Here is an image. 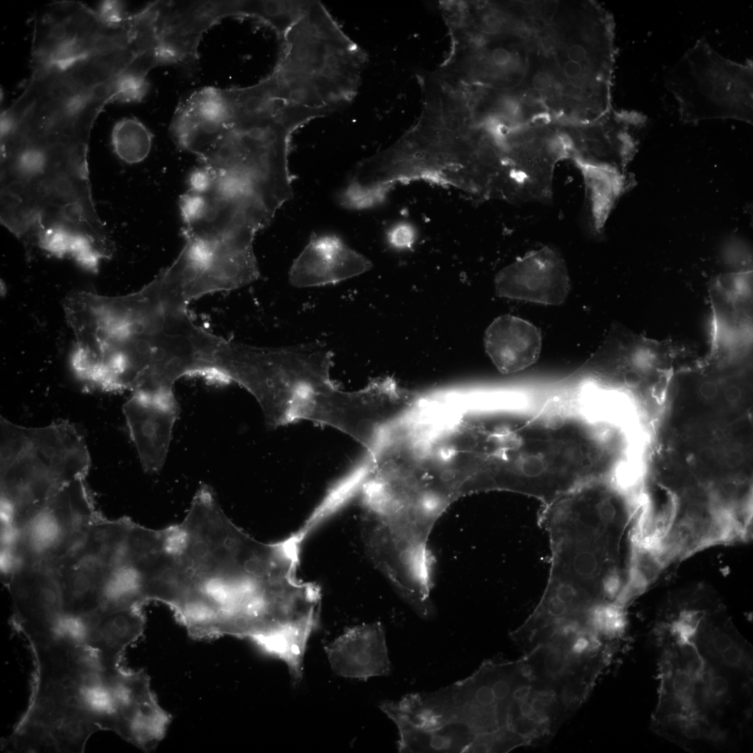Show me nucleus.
I'll return each mask as SVG.
<instances>
[{
  "label": "nucleus",
  "mask_w": 753,
  "mask_h": 753,
  "mask_svg": "<svg viewBox=\"0 0 753 753\" xmlns=\"http://www.w3.org/2000/svg\"><path fill=\"white\" fill-rule=\"evenodd\" d=\"M33 676L27 708L1 742L6 752H84L97 731L136 745L153 730L161 706L143 670L105 665L67 633L28 642Z\"/></svg>",
  "instance_id": "f257e3e1"
},
{
  "label": "nucleus",
  "mask_w": 753,
  "mask_h": 753,
  "mask_svg": "<svg viewBox=\"0 0 753 753\" xmlns=\"http://www.w3.org/2000/svg\"><path fill=\"white\" fill-rule=\"evenodd\" d=\"M630 519L616 496L598 482L545 504L539 520L549 538L551 565L529 615L533 622L582 621L607 606H623L621 545Z\"/></svg>",
  "instance_id": "f03ea898"
},
{
  "label": "nucleus",
  "mask_w": 753,
  "mask_h": 753,
  "mask_svg": "<svg viewBox=\"0 0 753 753\" xmlns=\"http://www.w3.org/2000/svg\"><path fill=\"white\" fill-rule=\"evenodd\" d=\"M611 15L593 1H549L533 9L528 68L519 93L554 121H593L609 102Z\"/></svg>",
  "instance_id": "7ed1b4c3"
},
{
  "label": "nucleus",
  "mask_w": 753,
  "mask_h": 753,
  "mask_svg": "<svg viewBox=\"0 0 753 753\" xmlns=\"http://www.w3.org/2000/svg\"><path fill=\"white\" fill-rule=\"evenodd\" d=\"M178 526L184 593L174 617L194 639L236 637L264 583L257 539L210 492L193 497Z\"/></svg>",
  "instance_id": "20e7f679"
},
{
  "label": "nucleus",
  "mask_w": 753,
  "mask_h": 753,
  "mask_svg": "<svg viewBox=\"0 0 753 753\" xmlns=\"http://www.w3.org/2000/svg\"><path fill=\"white\" fill-rule=\"evenodd\" d=\"M656 733L687 750H724L750 729L752 677L703 657L688 641L660 646Z\"/></svg>",
  "instance_id": "39448f33"
},
{
  "label": "nucleus",
  "mask_w": 753,
  "mask_h": 753,
  "mask_svg": "<svg viewBox=\"0 0 753 753\" xmlns=\"http://www.w3.org/2000/svg\"><path fill=\"white\" fill-rule=\"evenodd\" d=\"M283 40L275 69L261 81L271 98L330 112L353 100L365 54L321 2L312 1Z\"/></svg>",
  "instance_id": "423d86ee"
},
{
  "label": "nucleus",
  "mask_w": 753,
  "mask_h": 753,
  "mask_svg": "<svg viewBox=\"0 0 753 753\" xmlns=\"http://www.w3.org/2000/svg\"><path fill=\"white\" fill-rule=\"evenodd\" d=\"M1 535L24 525L91 465L84 439L60 421L27 427L0 419Z\"/></svg>",
  "instance_id": "0eeeda50"
},
{
  "label": "nucleus",
  "mask_w": 753,
  "mask_h": 753,
  "mask_svg": "<svg viewBox=\"0 0 753 753\" xmlns=\"http://www.w3.org/2000/svg\"><path fill=\"white\" fill-rule=\"evenodd\" d=\"M524 673L521 658L494 657L464 680L420 693V702L431 726L466 752H507L518 747L515 729Z\"/></svg>",
  "instance_id": "6e6552de"
},
{
  "label": "nucleus",
  "mask_w": 753,
  "mask_h": 753,
  "mask_svg": "<svg viewBox=\"0 0 753 753\" xmlns=\"http://www.w3.org/2000/svg\"><path fill=\"white\" fill-rule=\"evenodd\" d=\"M189 303L164 290L149 337L146 393L173 396L175 382L186 376L229 383L241 343L218 337L198 324L188 310Z\"/></svg>",
  "instance_id": "1a4fd4ad"
},
{
  "label": "nucleus",
  "mask_w": 753,
  "mask_h": 753,
  "mask_svg": "<svg viewBox=\"0 0 753 753\" xmlns=\"http://www.w3.org/2000/svg\"><path fill=\"white\" fill-rule=\"evenodd\" d=\"M333 358L332 350L319 342L276 347L270 395L263 411L270 427L303 419L338 430L347 426L353 395L331 379Z\"/></svg>",
  "instance_id": "9d476101"
},
{
  "label": "nucleus",
  "mask_w": 753,
  "mask_h": 753,
  "mask_svg": "<svg viewBox=\"0 0 753 753\" xmlns=\"http://www.w3.org/2000/svg\"><path fill=\"white\" fill-rule=\"evenodd\" d=\"M667 87L678 100L685 123L732 119L752 123V61L724 58L703 38L670 70Z\"/></svg>",
  "instance_id": "9b49d317"
},
{
  "label": "nucleus",
  "mask_w": 753,
  "mask_h": 753,
  "mask_svg": "<svg viewBox=\"0 0 753 753\" xmlns=\"http://www.w3.org/2000/svg\"><path fill=\"white\" fill-rule=\"evenodd\" d=\"M188 185L179 199L185 239L212 248L254 251L257 233L271 222L277 211L257 198L226 188L201 167L191 173Z\"/></svg>",
  "instance_id": "f8f14e48"
},
{
  "label": "nucleus",
  "mask_w": 753,
  "mask_h": 753,
  "mask_svg": "<svg viewBox=\"0 0 753 753\" xmlns=\"http://www.w3.org/2000/svg\"><path fill=\"white\" fill-rule=\"evenodd\" d=\"M100 516L85 478L71 482L24 525L1 536V576L20 566L52 568Z\"/></svg>",
  "instance_id": "ddd939ff"
},
{
  "label": "nucleus",
  "mask_w": 753,
  "mask_h": 753,
  "mask_svg": "<svg viewBox=\"0 0 753 753\" xmlns=\"http://www.w3.org/2000/svg\"><path fill=\"white\" fill-rule=\"evenodd\" d=\"M130 519L101 515L74 548L51 569L57 579L63 614L77 618L106 606L121 565Z\"/></svg>",
  "instance_id": "4468645a"
},
{
  "label": "nucleus",
  "mask_w": 753,
  "mask_h": 753,
  "mask_svg": "<svg viewBox=\"0 0 753 753\" xmlns=\"http://www.w3.org/2000/svg\"><path fill=\"white\" fill-rule=\"evenodd\" d=\"M126 13L102 6L98 10L76 1H57L33 17L31 68L73 61L126 38L130 30Z\"/></svg>",
  "instance_id": "2eb2a0df"
},
{
  "label": "nucleus",
  "mask_w": 753,
  "mask_h": 753,
  "mask_svg": "<svg viewBox=\"0 0 753 753\" xmlns=\"http://www.w3.org/2000/svg\"><path fill=\"white\" fill-rule=\"evenodd\" d=\"M501 132L505 160L522 197H551L556 165L568 158L561 123L540 119Z\"/></svg>",
  "instance_id": "dca6fc26"
},
{
  "label": "nucleus",
  "mask_w": 753,
  "mask_h": 753,
  "mask_svg": "<svg viewBox=\"0 0 753 753\" xmlns=\"http://www.w3.org/2000/svg\"><path fill=\"white\" fill-rule=\"evenodd\" d=\"M647 123L645 115L616 112L611 107L598 119L583 123H561L568 159L579 168L626 172Z\"/></svg>",
  "instance_id": "f3484780"
},
{
  "label": "nucleus",
  "mask_w": 753,
  "mask_h": 753,
  "mask_svg": "<svg viewBox=\"0 0 753 753\" xmlns=\"http://www.w3.org/2000/svg\"><path fill=\"white\" fill-rule=\"evenodd\" d=\"M14 629L26 640L57 632L65 621L59 584L51 568L20 566L3 577Z\"/></svg>",
  "instance_id": "a211bd4d"
},
{
  "label": "nucleus",
  "mask_w": 753,
  "mask_h": 753,
  "mask_svg": "<svg viewBox=\"0 0 753 753\" xmlns=\"http://www.w3.org/2000/svg\"><path fill=\"white\" fill-rule=\"evenodd\" d=\"M494 288L502 298L558 305L567 299L570 282L563 258L544 247L503 268L495 277Z\"/></svg>",
  "instance_id": "6ab92c4d"
},
{
  "label": "nucleus",
  "mask_w": 753,
  "mask_h": 753,
  "mask_svg": "<svg viewBox=\"0 0 753 753\" xmlns=\"http://www.w3.org/2000/svg\"><path fill=\"white\" fill-rule=\"evenodd\" d=\"M225 16L221 1L155 2V26L161 63L194 62L202 33Z\"/></svg>",
  "instance_id": "aec40b11"
},
{
  "label": "nucleus",
  "mask_w": 753,
  "mask_h": 753,
  "mask_svg": "<svg viewBox=\"0 0 753 753\" xmlns=\"http://www.w3.org/2000/svg\"><path fill=\"white\" fill-rule=\"evenodd\" d=\"M179 411L174 397L142 393H132L123 406L130 438L146 471L155 473L162 468Z\"/></svg>",
  "instance_id": "412c9836"
},
{
  "label": "nucleus",
  "mask_w": 753,
  "mask_h": 753,
  "mask_svg": "<svg viewBox=\"0 0 753 753\" xmlns=\"http://www.w3.org/2000/svg\"><path fill=\"white\" fill-rule=\"evenodd\" d=\"M372 268L364 255L335 234H313L289 271L296 288L333 285L358 276Z\"/></svg>",
  "instance_id": "4be33fe9"
},
{
  "label": "nucleus",
  "mask_w": 753,
  "mask_h": 753,
  "mask_svg": "<svg viewBox=\"0 0 753 753\" xmlns=\"http://www.w3.org/2000/svg\"><path fill=\"white\" fill-rule=\"evenodd\" d=\"M145 625L142 608L105 607L72 618L71 630L105 665L119 667L123 666L126 649L143 634Z\"/></svg>",
  "instance_id": "5701e85b"
},
{
  "label": "nucleus",
  "mask_w": 753,
  "mask_h": 753,
  "mask_svg": "<svg viewBox=\"0 0 753 753\" xmlns=\"http://www.w3.org/2000/svg\"><path fill=\"white\" fill-rule=\"evenodd\" d=\"M227 119L218 89L205 87L180 103L170 125L171 135L180 148L201 159L221 137Z\"/></svg>",
  "instance_id": "b1692460"
},
{
  "label": "nucleus",
  "mask_w": 753,
  "mask_h": 753,
  "mask_svg": "<svg viewBox=\"0 0 753 753\" xmlns=\"http://www.w3.org/2000/svg\"><path fill=\"white\" fill-rule=\"evenodd\" d=\"M325 651L333 672L342 677L366 680L390 672L385 632L378 622L347 628Z\"/></svg>",
  "instance_id": "393cba45"
},
{
  "label": "nucleus",
  "mask_w": 753,
  "mask_h": 753,
  "mask_svg": "<svg viewBox=\"0 0 753 753\" xmlns=\"http://www.w3.org/2000/svg\"><path fill=\"white\" fill-rule=\"evenodd\" d=\"M484 346L501 373H515L538 360L542 348V335L531 322L511 314H503L496 318L487 328Z\"/></svg>",
  "instance_id": "a878e982"
},
{
  "label": "nucleus",
  "mask_w": 753,
  "mask_h": 753,
  "mask_svg": "<svg viewBox=\"0 0 753 753\" xmlns=\"http://www.w3.org/2000/svg\"><path fill=\"white\" fill-rule=\"evenodd\" d=\"M581 170L589 201L593 228L600 231L617 200L637 183L634 175L602 169L582 167Z\"/></svg>",
  "instance_id": "bb28decb"
},
{
  "label": "nucleus",
  "mask_w": 753,
  "mask_h": 753,
  "mask_svg": "<svg viewBox=\"0 0 753 753\" xmlns=\"http://www.w3.org/2000/svg\"><path fill=\"white\" fill-rule=\"evenodd\" d=\"M311 1H239L237 15L254 17L284 38L308 9Z\"/></svg>",
  "instance_id": "cd10ccee"
},
{
  "label": "nucleus",
  "mask_w": 753,
  "mask_h": 753,
  "mask_svg": "<svg viewBox=\"0 0 753 753\" xmlns=\"http://www.w3.org/2000/svg\"><path fill=\"white\" fill-rule=\"evenodd\" d=\"M153 135L135 118H124L114 125L112 144L116 155L128 164L143 161L150 153Z\"/></svg>",
  "instance_id": "c85d7f7f"
},
{
  "label": "nucleus",
  "mask_w": 753,
  "mask_h": 753,
  "mask_svg": "<svg viewBox=\"0 0 753 753\" xmlns=\"http://www.w3.org/2000/svg\"><path fill=\"white\" fill-rule=\"evenodd\" d=\"M413 237L412 229L403 224L392 227L388 233L389 243L397 248L405 247L412 243Z\"/></svg>",
  "instance_id": "c756f323"
},
{
  "label": "nucleus",
  "mask_w": 753,
  "mask_h": 753,
  "mask_svg": "<svg viewBox=\"0 0 753 753\" xmlns=\"http://www.w3.org/2000/svg\"><path fill=\"white\" fill-rule=\"evenodd\" d=\"M701 395L706 399L715 397L717 393V388L713 382H705L700 388Z\"/></svg>",
  "instance_id": "7c9ffc66"
},
{
  "label": "nucleus",
  "mask_w": 753,
  "mask_h": 753,
  "mask_svg": "<svg viewBox=\"0 0 753 753\" xmlns=\"http://www.w3.org/2000/svg\"><path fill=\"white\" fill-rule=\"evenodd\" d=\"M741 395L740 390L735 386L728 387L724 391V396L729 402H736Z\"/></svg>",
  "instance_id": "2f4dec72"
},
{
  "label": "nucleus",
  "mask_w": 753,
  "mask_h": 753,
  "mask_svg": "<svg viewBox=\"0 0 753 753\" xmlns=\"http://www.w3.org/2000/svg\"><path fill=\"white\" fill-rule=\"evenodd\" d=\"M727 463L731 466H738L743 459L741 453L738 450H732L727 455Z\"/></svg>",
  "instance_id": "473e14b6"
},
{
  "label": "nucleus",
  "mask_w": 753,
  "mask_h": 753,
  "mask_svg": "<svg viewBox=\"0 0 753 753\" xmlns=\"http://www.w3.org/2000/svg\"><path fill=\"white\" fill-rule=\"evenodd\" d=\"M598 614H597L596 616H598ZM595 618H596V617H595ZM594 619H595V618H594L593 619V621H591V623H590L589 625H591V624L592 623V622L593 621V620H594ZM565 625H570V624H565ZM577 625H579V624H577ZM553 628H554V627H553ZM518 629H519V630H520V631H521L522 632H523V633H531V632H523V631H522V630H521V629L519 628V627H518ZM547 629H549V628H547ZM545 630H546V629H545ZM539 631H540V630H539ZM536 632H538V631H536ZM532 633H533V632H532Z\"/></svg>",
  "instance_id": "72a5a7b5"
},
{
  "label": "nucleus",
  "mask_w": 753,
  "mask_h": 753,
  "mask_svg": "<svg viewBox=\"0 0 753 753\" xmlns=\"http://www.w3.org/2000/svg\"><path fill=\"white\" fill-rule=\"evenodd\" d=\"M561 628H570V627H561ZM579 629H585V628H579ZM553 630H554V629H553ZM585 630H588V629H585ZM591 631H592V630H591ZM592 632H593V631H592ZM545 633H547V632H545ZM545 633H544V634H545ZM595 633H596V632H595ZM542 634H541V635H542ZM601 636H602V635H601ZM538 637H539V636H538ZM602 637H603V636H602ZM605 638H606V637H605ZM534 639H535V638H534ZM531 640H532V639H531ZM530 641H531V640H530ZM527 642H528V641H527Z\"/></svg>",
  "instance_id": "f704fd0d"
}]
</instances>
